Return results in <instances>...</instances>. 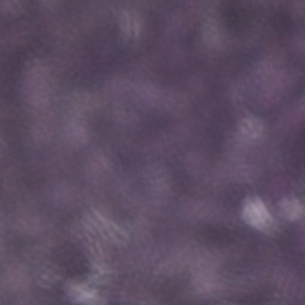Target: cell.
<instances>
[{
    "label": "cell",
    "mask_w": 305,
    "mask_h": 305,
    "mask_svg": "<svg viewBox=\"0 0 305 305\" xmlns=\"http://www.w3.org/2000/svg\"><path fill=\"white\" fill-rule=\"evenodd\" d=\"M52 262L62 276L69 277L81 276L89 270V263L86 256L79 249L62 247L52 254Z\"/></svg>",
    "instance_id": "cell-1"
},
{
    "label": "cell",
    "mask_w": 305,
    "mask_h": 305,
    "mask_svg": "<svg viewBox=\"0 0 305 305\" xmlns=\"http://www.w3.org/2000/svg\"><path fill=\"white\" fill-rule=\"evenodd\" d=\"M242 216L248 225L260 230L268 227L271 219L264 204L257 196L249 197L246 200L242 208Z\"/></svg>",
    "instance_id": "cell-2"
},
{
    "label": "cell",
    "mask_w": 305,
    "mask_h": 305,
    "mask_svg": "<svg viewBox=\"0 0 305 305\" xmlns=\"http://www.w3.org/2000/svg\"><path fill=\"white\" fill-rule=\"evenodd\" d=\"M219 10L223 22L228 29L236 30L240 27L242 23V12L236 2L231 1L222 2Z\"/></svg>",
    "instance_id": "cell-3"
},
{
    "label": "cell",
    "mask_w": 305,
    "mask_h": 305,
    "mask_svg": "<svg viewBox=\"0 0 305 305\" xmlns=\"http://www.w3.org/2000/svg\"><path fill=\"white\" fill-rule=\"evenodd\" d=\"M279 206L282 214L288 220H298L304 214L303 204L295 197L288 196L284 197L280 201Z\"/></svg>",
    "instance_id": "cell-4"
},
{
    "label": "cell",
    "mask_w": 305,
    "mask_h": 305,
    "mask_svg": "<svg viewBox=\"0 0 305 305\" xmlns=\"http://www.w3.org/2000/svg\"><path fill=\"white\" fill-rule=\"evenodd\" d=\"M121 28L124 32L127 35L130 33V21L128 14L126 12H122L120 18Z\"/></svg>",
    "instance_id": "cell-5"
}]
</instances>
